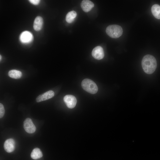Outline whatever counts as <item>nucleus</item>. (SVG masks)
I'll list each match as a JSON object with an SVG mask.
<instances>
[{
  "mask_svg": "<svg viewBox=\"0 0 160 160\" xmlns=\"http://www.w3.org/2000/svg\"><path fill=\"white\" fill-rule=\"evenodd\" d=\"M142 66L144 72L148 74L153 73L157 67V62L153 56L147 55L144 56L142 61Z\"/></svg>",
  "mask_w": 160,
  "mask_h": 160,
  "instance_id": "obj_1",
  "label": "nucleus"
},
{
  "mask_svg": "<svg viewBox=\"0 0 160 160\" xmlns=\"http://www.w3.org/2000/svg\"><path fill=\"white\" fill-rule=\"evenodd\" d=\"M123 29L119 25H110L106 28V33L110 37L113 38H117L122 34Z\"/></svg>",
  "mask_w": 160,
  "mask_h": 160,
  "instance_id": "obj_2",
  "label": "nucleus"
},
{
  "mask_svg": "<svg viewBox=\"0 0 160 160\" xmlns=\"http://www.w3.org/2000/svg\"><path fill=\"white\" fill-rule=\"evenodd\" d=\"M81 85L83 89L90 93L95 94L98 91V88L96 84L91 79H84Z\"/></svg>",
  "mask_w": 160,
  "mask_h": 160,
  "instance_id": "obj_3",
  "label": "nucleus"
},
{
  "mask_svg": "<svg viewBox=\"0 0 160 160\" xmlns=\"http://www.w3.org/2000/svg\"><path fill=\"white\" fill-rule=\"evenodd\" d=\"M23 127L25 131L28 133H33L36 129L35 125L30 118H27L24 120Z\"/></svg>",
  "mask_w": 160,
  "mask_h": 160,
  "instance_id": "obj_4",
  "label": "nucleus"
},
{
  "mask_svg": "<svg viewBox=\"0 0 160 160\" xmlns=\"http://www.w3.org/2000/svg\"><path fill=\"white\" fill-rule=\"evenodd\" d=\"M63 100L67 107L70 108H74L77 103L76 98L72 95H66L63 98Z\"/></svg>",
  "mask_w": 160,
  "mask_h": 160,
  "instance_id": "obj_5",
  "label": "nucleus"
},
{
  "mask_svg": "<svg viewBox=\"0 0 160 160\" xmlns=\"http://www.w3.org/2000/svg\"><path fill=\"white\" fill-rule=\"evenodd\" d=\"M33 39L32 34L28 31L22 32L20 36V41L23 44H28L31 42Z\"/></svg>",
  "mask_w": 160,
  "mask_h": 160,
  "instance_id": "obj_6",
  "label": "nucleus"
},
{
  "mask_svg": "<svg viewBox=\"0 0 160 160\" xmlns=\"http://www.w3.org/2000/svg\"><path fill=\"white\" fill-rule=\"evenodd\" d=\"M92 55L95 59L100 60L102 59L104 56V53L103 48L100 46L95 47L93 49Z\"/></svg>",
  "mask_w": 160,
  "mask_h": 160,
  "instance_id": "obj_7",
  "label": "nucleus"
},
{
  "mask_svg": "<svg viewBox=\"0 0 160 160\" xmlns=\"http://www.w3.org/2000/svg\"><path fill=\"white\" fill-rule=\"evenodd\" d=\"M15 141L12 138H9L6 140L4 145V150L8 153L13 152L15 149Z\"/></svg>",
  "mask_w": 160,
  "mask_h": 160,
  "instance_id": "obj_8",
  "label": "nucleus"
},
{
  "mask_svg": "<svg viewBox=\"0 0 160 160\" xmlns=\"http://www.w3.org/2000/svg\"><path fill=\"white\" fill-rule=\"evenodd\" d=\"M54 95V92L52 90H49L41 94L38 96L36 99L37 102H39L50 99Z\"/></svg>",
  "mask_w": 160,
  "mask_h": 160,
  "instance_id": "obj_9",
  "label": "nucleus"
},
{
  "mask_svg": "<svg viewBox=\"0 0 160 160\" xmlns=\"http://www.w3.org/2000/svg\"><path fill=\"white\" fill-rule=\"evenodd\" d=\"M82 9L85 12L89 11L94 7V4L91 1L88 0H83L81 4Z\"/></svg>",
  "mask_w": 160,
  "mask_h": 160,
  "instance_id": "obj_10",
  "label": "nucleus"
},
{
  "mask_svg": "<svg viewBox=\"0 0 160 160\" xmlns=\"http://www.w3.org/2000/svg\"><path fill=\"white\" fill-rule=\"evenodd\" d=\"M43 20L42 18L40 16H37L35 19L33 25L34 30L38 31L40 30L42 27Z\"/></svg>",
  "mask_w": 160,
  "mask_h": 160,
  "instance_id": "obj_11",
  "label": "nucleus"
},
{
  "mask_svg": "<svg viewBox=\"0 0 160 160\" xmlns=\"http://www.w3.org/2000/svg\"><path fill=\"white\" fill-rule=\"evenodd\" d=\"M31 156L34 159H37L42 157L43 154L40 149L38 148H35L32 151Z\"/></svg>",
  "mask_w": 160,
  "mask_h": 160,
  "instance_id": "obj_12",
  "label": "nucleus"
},
{
  "mask_svg": "<svg viewBox=\"0 0 160 160\" xmlns=\"http://www.w3.org/2000/svg\"><path fill=\"white\" fill-rule=\"evenodd\" d=\"M151 10L153 16L156 19H160V6L157 4L153 5Z\"/></svg>",
  "mask_w": 160,
  "mask_h": 160,
  "instance_id": "obj_13",
  "label": "nucleus"
},
{
  "mask_svg": "<svg viewBox=\"0 0 160 160\" xmlns=\"http://www.w3.org/2000/svg\"><path fill=\"white\" fill-rule=\"evenodd\" d=\"M8 76L11 78L15 79L20 78L22 76V72L18 70H10L8 73Z\"/></svg>",
  "mask_w": 160,
  "mask_h": 160,
  "instance_id": "obj_14",
  "label": "nucleus"
},
{
  "mask_svg": "<svg viewBox=\"0 0 160 160\" xmlns=\"http://www.w3.org/2000/svg\"><path fill=\"white\" fill-rule=\"evenodd\" d=\"M76 16L77 13L75 11H70L67 13L66 16V21L68 23H71L73 21Z\"/></svg>",
  "mask_w": 160,
  "mask_h": 160,
  "instance_id": "obj_15",
  "label": "nucleus"
},
{
  "mask_svg": "<svg viewBox=\"0 0 160 160\" xmlns=\"http://www.w3.org/2000/svg\"><path fill=\"white\" fill-rule=\"evenodd\" d=\"M5 113V110L4 106L1 103H0V118H2L3 117Z\"/></svg>",
  "mask_w": 160,
  "mask_h": 160,
  "instance_id": "obj_16",
  "label": "nucleus"
},
{
  "mask_svg": "<svg viewBox=\"0 0 160 160\" xmlns=\"http://www.w3.org/2000/svg\"><path fill=\"white\" fill-rule=\"evenodd\" d=\"M29 2L31 3V4L36 5L39 4L40 2V0H29Z\"/></svg>",
  "mask_w": 160,
  "mask_h": 160,
  "instance_id": "obj_17",
  "label": "nucleus"
},
{
  "mask_svg": "<svg viewBox=\"0 0 160 160\" xmlns=\"http://www.w3.org/2000/svg\"><path fill=\"white\" fill-rule=\"evenodd\" d=\"M1 55H0V60H1Z\"/></svg>",
  "mask_w": 160,
  "mask_h": 160,
  "instance_id": "obj_18",
  "label": "nucleus"
}]
</instances>
